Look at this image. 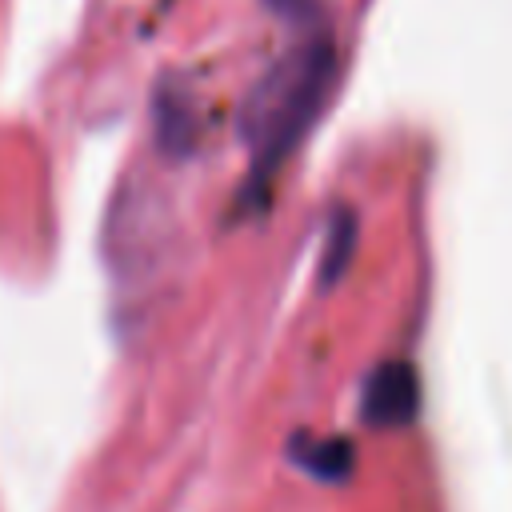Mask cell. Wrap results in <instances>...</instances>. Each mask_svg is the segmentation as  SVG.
I'll return each instance as SVG.
<instances>
[{
	"label": "cell",
	"instance_id": "cell-3",
	"mask_svg": "<svg viewBox=\"0 0 512 512\" xmlns=\"http://www.w3.org/2000/svg\"><path fill=\"white\" fill-rule=\"evenodd\" d=\"M352 248H356V212L336 208L332 220H328V232H324V248H320V272H316L320 288H328L344 276V268L352 260Z\"/></svg>",
	"mask_w": 512,
	"mask_h": 512
},
{
	"label": "cell",
	"instance_id": "cell-4",
	"mask_svg": "<svg viewBox=\"0 0 512 512\" xmlns=\"http://www.w3.org/2000/svg\"><path fill=\"white\" fill-rule=\"evenodd\" d=\"M308 472L320 480H344L352 472V448L348 440H304V448L292 452Z\"/></svg>",
	"mask_w": 512,
	"mask_h": 512
},
{
	"label": "cell",
	"instance_id": "cell-1",
	"mask_svg": "<svg viewBox=\"0 0 512 512\" xmlns=\"http://www.w3.org/2000/svg\"><path fill=\"white\" fill-rule=\"evenodd\" d=\"M336 44L324 28L304 32L248 92L240 108V136L248 144L244 200H264L288 156L300 148L308 128L320 120L336 88Z\"/></svg>",
	"mask_w": 512,
	"mask_h": 512
},
{
	"label": "cell",
	"instance_id": "cell-5",
	"mask_svg": "<svg viewBox=\"0 0 512 512\" xmlns=\"http://www.w3.org/2000/svg\"><path fill=\"white\" fill-rule=\"evenodd\" d=\"M276 16H284V20H292V24H300L304 32H312L316 28V16H320V8H316V0H264Z\"/></svg>",
	"mask_w": 512,
	"mask_h": 512
},
{
	"label": "cell",
	"instance_id": "cell-2",
	"mask_svg": "<svg viewBox=\"0 0 512 512\" xmlns=\"http://www.w3.org/2000/svg\"><path fill=\"white\" fill-rule=\"evenodd\" d=\"M420 412V372L408 360H380L360 396V416L372 428H400L412 424Z\"/></svg>",
	"mask_w": 512,
	"mask_h": 512
}]
</instances>
